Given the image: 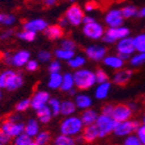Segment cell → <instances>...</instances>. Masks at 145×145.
Listing matches in <instances>:
<instances>
[{"label": "cell", "mask_w": 145, "mask_h": 145, "mask_svg": "<svg viewBox=\"0 0 145 145\" xmlns=\"http://www.w3.org/2000/svg\"><path fill=\"white\" fill-rule=\"evenodd\" d=\"M73 79H74V84L76 85V87L81 90L88 89L97 82L95 73L86 70V69L76 71L73 74Z\"/></svg>", "instance_id": "6da1fadb"}, {"label": "cell", "mask_w": 145, "mask_h": 145, "mask_svg": "<svg viewBox=\"0 0 145 145\" xmlns=\"http://www.w3.org/2000/svg\"><path fill=\"white\" fill-rule=\"evenodd\" d=\"M82 121L77 117H69L62 122L60 127L61 133L68 136L77 135L82 130Z\"/></svg>", "instance_id": "7a4b0ae2"}, {"label": "cell", "mask_w": 145, "mask_h": 145, "mask_svg": "<svg viewBox=\"0 0 145 145\" xmlns=\"http://www.w3.org/2000/svg\"><path fill=\"white\" fill-rule=\"evenodd\" d=\"M117 122L111 116L102 114L101 116H97L95 125L99 132V137H105V136L109 135L111 132H113L115 129Z\"/></svg>", "instance_id": "3957f363"}, {"label": "cell", "mask_w": 145, "mask_h": 145, "mask_svg": "<svg viewBox=\"0 0 145 145\" xmlns=\"http://www.w3.org/2000/svg\"><path fill=\"white\" fill-rule=\"evenodd\" d=\"M0 129L7 134L9 137L15 138L16 136L24 132V125L22 123H20V122L11 121L8 119L7 121H5L4 123L1 124Z\"/></svg>", "instance_id": "277c9868"}, {"label": "cell", "mask_w": 145, "mask_h": 145, "mask_svg": "<svg viewBox=\"0 0 145 145\" xmlns=\"http://www.w3.org/2000/svg\"><path fill=\"white\" fill-rule=\"evenodd\" d=\"M138 128H139V124L136 121L126 120V121L117 122L113 132H115V134L118 136H125V135H130L131 133L137 131Z\"/></svg>", "instance_id": "5b68a950"}, {"label": "cell", "mask_w": 145, "mask_h": 145, "mask_svg": "<svg viewBox=\"0 0 145 145\" xmlns=\"http://www.w3.org/2000/svg\"><path fill=\"white\" fill-rule=\"evenodd\" d=\"M129 34H130V31L127 27H110L106 31V34L105 35L104 41L110 44L115 43L117 40H121L123 38L128 37Z\"/></svg>", "instance_id": "8992f818"}, {"label": "cell", "mask_w": 145, "mask_h": 145, "mask_svg": "<svg viewBox=\"0 0 145 145\" xmlns=\"http://www.w3.org/2000/svg\"><path fill=\"white\" fill-rule=\"evenodd\" d=\"M65 17L67 18L68 22H70L72 25L77 27L82 22L84 14H83L82 9L77 4H73L67 9L65 13Z\"/></svg>", "instance_id": "52a82bcc"}, {"label": "cell", "mask_w": 145, "mask_h": 145, "mask_svg": "<svg viewBox=\"0 0 145 145\" xmlns=\"http://www.w3.org/2000/svg\"><path fill=\"white\" fill-rule=\"evenodd\" d=\"M83 34L92 40H99L104 36V27L95 22L84 24L83 27Z\"/></svg>", "instance_id": "ba28073f"}, {"label": "cell", "mask_w": 145, "mask_h": 145, "mask_svg": "<svg viewBox=\"0 0 145 145\" xmlns=\"http://www.w3.org/2000/svg\"><path fill=\"white\" fill-rule=\"evenodd\" d=\"M132 115V111L128 106L126 105H118L114 106V110L112 113V118L116 122H122L129 120V118Z\"/></svg>", "instance_id": "9c48e42d"}, {"label": "cell", "mask_w": 145, "mask_h": 145, "mask_svg": "<svg viewBox=\"0 0 145 145\" xmlns=\"http://www.w3.org/2000/svg\"><path fill=\"white\" fill-rule=\"evenodd\" d=\"M24 84V77L20 73L14 72L13 70H11L9 76H8L7 80H6V84H5V88L10 91L16 90L18 88L22 86Z\"/></svg>", "instance_id": "30bf717a"}, {"label": "cell", "mask_w": 145, "mask_h": 145, "mask_svg": "<svg viewBox=\"0 0 145 145\" xmlns=\"http://www.w3.org/2000/svg\"><path fill=\"white\" fill-rule=\"evenodd\" d=\"M49 99H50V94L47 91H44V90L37 91L31 99V106L37 111L42 106H46L47 103L49 102Z\"/></svg>", "instance_id": "8fae6325"}, {"label": "cell", "mask_w": 145, "mask_h": 145, "mask_svg": "<svg viewBox=\"0 0 145 145\" xmlns=\"http://www.w3.org/2000/svg\"><path fill=\"white\" fill-rule=\"evenodd\" d=\"M106 22L110 25V27H121L123 24V15L121 10L114 9L111 10L106 15Z\"/></svg>", "instance_id": "7c38bea8"}, {"label": "cell", "mask_w": 145, "mask_h": 145, "mask_svg": "<svg viewBox=\"0 0 145 145\" xmlns=\"http://www.w3.org/2000/svg\"><path fill=\"white\" fill-rule=\"evenodd\" d=\"M117 50H118L119 54H128V55H131L135 51L133 39H130L128 37L121 39L120 42L118 43V45H117Z\"/></svg>", "instance_id": "4fadbf2b"}, {"label": "cell", "mask_w": 145, "mask_h": 145, "mask_svg": "<svg viewBox=\"0 0 145 145\" xmlns=\"http://www.w3.org/2000/svg\"><path fill=\"white\" fill-rule=\"evenodd\" d=\"M31 58V54L29 52L25 51V50H20V51L16 52L13 54L11 57V65L15 66V67H22L27 64V62Z\"/></svg>", "instance_id": "5bb4252c"}, {"label": "cell", "mask_w": 145, "mask_h": 145, "mask_svg": "<svg viewBox=\"0 0 145 145\" xmlns=\"http://www.w3.org/2000/svg\"><path fill=\"white\" fill-rule=\"evenodd\" d=\"M86 53L87 57L94 61H99L101 59L105 58L106 53V50L102 46H90L86 49Z\"/></svg>", "instance_id": "9a60e30c"}, {"label": "cell", "mask_w": 145, "mask_h": 145, "mask_svg": "<svg viewBox=\"0 0 145 145\" xmlns=\"http://www.w3.org/2000/svg\"><path fill=\"white\" fill-rule=\"evenodd\" d=\"M48 27V22L46 20H42V18H37V20H29V22H25L24 24V29H29V31H45Z\"/></svg>", "instance_id": "2e32d148"}, {"label": "cell", "mask_w": 145, "mask_h": 145, "mask_svg": "<svg viewBox=\"0 0 145 145\" xmlns=\"http://www.w3.org/2000/svg\"><path fill=\"white\" fill-rule=\"evenodd\" d=\"M99 137V132L97 129V125L91 124V125H87L86 128L83 130V140L86 142H93L97 138Z\"/></svg>", "instance_id": "e0dca14e"}, {"label": "cell", "mask_w": 145, "mask_h": 145, "mask_svg": "<svg viewBox=\"0 0 145 145\" xmlns=\"http://www.w3.org/2000/svg\"><path fill=\"white\" fill-rule=\"evenodd\" d=\"M132 74H133V72L131 70H120L117 73H115L113 80L118 85H125L131 79Z\"/></svg>", "instance_id": "ac0fdd59"}, {"label": "cell", "mask_w": 145, "mask_h": 145, "mask_svg": "<svg viewBox=\"0 0 145 145\" xmlns=\"http://www.w3.org/2000/svg\"><path fill=\"white\" fill-rule=\"evenodd\" d=\"M45 34L47 38H49L50 40H57L63 36L64 31L60 25H51V27H47V29H45Z\"/></svg>", "instance_id": "d6986e66"}, {"label": "cell", "mask_w": 145, "mask_h": 145, "mask_svg": "<svg viewBox=\"0 0 145 145\" xmlns=\"http://www.w3.org/2000/svg\"><path fill=\"white\" fill-rule=\"evenodd\" d=\"M40 132V127L39 124L36 120L31 119L27 123V125L24 126V133H27L31 137H36V135Z\"/></svg>", "instance_id": "ffe728a7"}, {"label": "cell", "mask_w": 145, "mask_h": 145, "mask_svg": "<svg viewBox=\"0 0 145 145\" xmlns=\"http://www.w3.org/2000/svg\"><path fill=\"white\" fill-rule=\"evenodd\" d=\"M104 62L106 66H110L111 68H114V69H120L124 65L123 59H121L119 56H109V57H106L104 59Z\"/></svg>", "instance_id": "44dd1931"}, {"label": "cell", "mask_w": 145, "mask_h": 145, "mask_svg": "<svg viewBox=\"0 0 145 145\" xmlns=\"http://www.w3.org/2000/svg\"><path fill=\"white\" fill-rule=\"evenodd\" d=\"M97 119V114L93 110H86L81 116V121L83 125H91L94 124Z\"/></svg>", "instance_id": "7402d4cb"}, {"label": "cell", "mask_w": 145, "mask_h": 145, "mask_svg": "<svg viewBox=\"0 0 145 145\" xmlns=\"http://www.w3.org/2000/svg\"><path fill=\"white\" fill-rule=\"evenodd\" d=\"M110 88H111V83H109L108 81L101 83V85H99L97 90H95V97L99 99H106L109 94Z\"/></svg>", "instance_id": "603a6c76"}, {"label": "cell", "mask_w": 145, "mask_h": 145, "mask_svg": "<svg viewBox=\"0 0 145 145\" xmlns=\"http://www.w3.org/2000/svg\"><path fill=\"white\" fill-rule=\"evenodd\" d=\"M62 75L59 72H54L51 73L50 75V78H49V83L48 86L52 89H57V88H60L61 83H62Z\"/></svg>", "instance_id": "cb8c5ba5"}, {"label": "cell", "mask_w": 145, "mask_h": 145, "mask_svg": "<svg viewBox=\"0 0 145 145\" xmlns=\"http://www.w3.org/2000/svg\"><path fill=\"white\" fill-rule=\"evenodd\" d=\"M91 104L92 102L90 97L85 95V94H79L75 99V105L79 109H87V108H89L91 106Z\"/></svg>", "instance_id": "d4e9b609"}, {"label": "cell", "mask_w": 145, "mask_h": 145, "mask_svg": "<svg viewBox=\"0 0 145 145\" xmlns=\"http://www.w3.org/2000/svg\"><path fill=\"white\" fill-rule=\"evenodd\" d=\"M73 85H74V79H73V75L70 73H66L62 77V83H61L60 88L63 91H69L72 89Z\"/></svg>", "instance_id": "484cf974"}, {"label": "cell", "mask_w": 145, "mask_h": 145, "mask_svg": "<svg viewBox=\"0 0 145 145\" xmlns=\"http://www.w3.org/2000/svg\"><path fill=\"white\" fill-rule=\"evenodd\" d=\"M75 109H76V105L74 103L70 102V101H66L61 104L60 113L64 116H70L75 112Z\"/></svg>", "instance_id": "4316f807"}, {"label": "cell", "mask_w": 145, "mask_h": 145, "mask_svg": "<svg viewBox=\"0 0 145 145\" xmlns=\"http://www.w3.org/2000/svg\"><path fill=\"white\" fill-rule=\"evenodd\" d=\"M14 144L16 145H34L35 141L33 140V137L29 136L27 133H22L15 137Z\"/></svg>", "instance_id": "83f0119b"}, {"label": "cell", "mask_w": 145, "mask_h": 145, "mask_svg": "<svg viewBox=\"0 0 145 145\" xmlns=\"http://www.w3.org/2000/svg\"><path fill=\"white\" fill-rule=\"evenodd\" d=\"M51 139V135L49 132L44 131V132H39L36 135V139H35V144L36 145H45L49 142V140Z\"/></svg>", "instance_id": "f1b7e54d"}, {"label": "cell", "mask_w": 145, "mask_h": 145, "mask_svg": "<svg viewBox=\"0 0 145 145\" xmlns=\"http://www.w3.org/2000/svg\"><path fill=\"white\" fill-rule=\"evenodd\" d=\"M135 51L145 52V34H141L133 39Z\"/></svg>", "instance_id": "f546056e"}, {"label": "cell", "mask_w": 145, "mask_h": 145, "mask_svg": "<svg viewBox=\"0 0 145 145\" xmlns=\"http://www.w3.org/2000/svg\"><path fill=\"white\" fill-rule=\"evenodd\" d=\"M17 37L20 38V40L25 42H33L36 40L37 34L36 31H29V29H24L22 31L17 34Z\"/></svg>", "instance_id": "4dcf8cb0"}, {"label": "cell", "mask_w": 145, "mask_h": 145, "mask_svg": "<svg viewBox=\"0 0 145 145\" xmlns=\"http://www.w3.org/2000/svg\"><path fill=\"white\" fill-rule=\"evenodd\" d=\"M55 55L57 58L61 59V60H70L74 56V51H70V50H66V49H58L55 51Z\"/></svg>", "instance_id": "1f68e13d"}, {"label": "cell", "mask_w": 145, "mask_h": 145, "mask_svg": "<svg viewBox=\"0 0 145 145\" xmlns=\"http://www.w3.org/2000/svg\"><path fill=\"white\" fill-rule=\"evenodd\" d=\"M55 144H57V145H72V144H74V140L71 138V136L62 134V135L58 136V137L56 138Z\"/></svg>", "instance_id": "d6a6232c"}, {"label": "cell", "mask_w": 145, "mask_h": 145, "mask_svg": "<svg viewBox=\"0 0 145 145\" xmlns=\"http://www.w3.org/2000/svg\"><path fill=\"white\" fill-rule=\"evenodd\" d=\"M122 12V15H123L124 18H130V17H133L136 16L138 14V11H137V8L134 7V6H126L124 7L123 9L121 10Z\"/></svg>", "instance_id": "836d02e7"}, {"label": "cell", "mask_w": 145, "mask_h": 145, "mask_svg": "<svg viewBox=\"0 0 145 145\" xmlns=\"http://www.w3.org/2000/svg\"><path fill=\"white\" fill-rule=\"evenodd\" d=\"M68 63L71 68H79L85 64V59L81 56H77V57L73 56L70 60H68Z\"/></svg>", "instance_id": "e575fe53"}, {"label": "cell", "mask_w": 145, "mask_h": 145, "mask_svg": "<svg viewBox=\"0 0 145 145\" xmlns=\"http://www.w3.org/2000/svg\"><path fill=\"white\" fill-rule=\"evenodd\" d=\"M49 105H50V108H51V111L53 113V115L57 116L58 114H60L61 103L59 102V99H49Z\"/></svg>", "instance_id": "d590c367"}, {"label": "cell", "mask_w": 145, "mask_h": 145, "mask_svg": "<svg viewBox=\"0 0 145 145\" xmlns=\"http://www.w3.org/2000/svg\"><path fill=\"white\" fill-rule=\"evenodd\" d=\"M145 62V52H139V54L134 56L132 60H131V64L133 66H139Z\"/></svg>", "instance_id": "8d00e7d4"}, {"label": "cell", "mask_w": 145, "mask_h": 145, "mask_svg": "<svg viewBox=\"0 0 145 145\" xmlns=\"http://www.w3.org/2000/svg\"><path fill=\"white\" fill-rule=\"evenodd\" d=\"M29 106H31V99H25L20 101V103H17L15 109H16L17 112H24V111H27Z\"/></svg>", "instance_id": "74e56055"}, {"label": "cell", "mask_w": 145, "mask_h": 145, "mask_svg": "<svg viewBox=\"0 0 145 145\" xmlns=\"http://www.w3.org/2000/svg\"><path fill=\"white\" fill-rule=\"evenodd\" d=\"M95 78H97V82L103 83V82H106V81H108V79H109V76H108V74H106L104 70H102V69H99V70L97 71V73H95Z\"/></svg>", "instance_id": "f35d334b"}, {"label": "cell", "mask_w": 145, "mask_h": 145, "mask_svg": "<svg viewBox=\"0 0 145 145\" xmlns=\"http://www.w3.org/2000/svg\"><path fill=\"white\" fill-rule=\"evenodd\" d=\"M37 115L38 117H43V116H51L52 115V111L51 108L48 106H44L40 109L37 110Z\"/></svg>", "instance_id": "ab89813d"}, {"label": "cell", "mask_w": 145, "mask_h": 145, "mask_svg": "<svg viewBox=\"0 0 145 145\" xmlns=\"http://www.w3.org/2000/svg\"><path fill=\"white\" fill-rule=\"evenodd\" d=\"M61 47L63 49H66V50H70V51H74L75 48H76V45L73 41L71 40H64L61 44Z\"/></svg>", "instance_id": "60d3db41"}, {"label": "cell", "mask_w": 145, "mask_h": 145, "mask_svg": "<svg viewBox=\"0 0 145 145\" xmlns=\"http://www.w3.org/2000/svg\"><path fill=\"white\" fill-rule=\"evenodd\" d=\"M11 70H5L0 74V88H5V84H6V80H7L8 76H9Z\"/></svg>", "instance_id": "b9f144b4"}, {"label": "cell", "mask_w": 145, "mask_h": 145, "mask_svg": "<svg viewBox=\"0 0 145 145\" xmlns=\"http://www.w3.org/2000/svg\"><path fill=\"white\" fill-rule=\"evenodd\" d=\"M124 144L126 145H140V140H139V138L136 137V136L131 135L129 137H127V139L125 140Z\"/></svg>", "instance_id": "7bdbcfd3"}, {"label": "cell", "mask_w": 145, "mask_h": 145, "mask_svg": "<svg viewBox=\"0 0 145 145\" xmlns=\"http://www.w3.org/2000/svg\"><path fill=\"white\" fill-rule=\"evenodd\" d=\"M25 67H27V71H31V72H34L36 71L38 68H39V64L36 60H29L25 64Z\"/></svg>", "instance_id": "ee69618b"}, {"label": "cell", "mask_w": 145, "mask_h": 145, "mask_svg": "<svg viewBox=\"0 0 145 145\" xmlns=\"http://www.w3.org/2000/svg\"><path fill=\"white\" fill-rule=\"evenodd\" d=\"M137 137L139 138L141 144L145 145V125L141 126L137 129Z\"/></svg>", "instance_id": "f6af8a7d"}, {"label": "cell", "mask_w": 145, "mask_h": 145, "mask_svg": "<svg viewBox=\"0 0 145 145\" xmlns=\"http://www.w3.org/2000/svg\"><path fill=\"white\" fill-rule=\"evenodd\" d=\"M15 22V17L11 14H4L3 15V20H2V24L4 25H11L13 24Z\"/></svg>", "instance_id": "bcb514c9"}, {"label": "cell", "mask_w": 145, "mask_h": 145, "mask_svg": "<svg viewBox=\"0 0 145 145\" xmlns=\"http://www.w3.org/2000/svg\"><path fill=\"white\" fill-rule=\"evenodd\" d=\"M38 59L41 62H47L51 59V53H49L48 51H41L38 54Z\"/></svg>", "instance_id": "7dc6e473"}, {"label": "cell", "mask_w": 145, "mask_h": 145, "mask_svg": "<svg viewBox=\"0 0 145 145\" xmlns=\"http://www.w3.org/2000/svg\"><path fill=\"white\" fill-rule=\"evenodd\" d=\"M10 140H11V137H9L7 134L0 129V145L7 144V143L10 142Z\"/></svg>", "instance_id": "c3c4849f"}, {"label": "cell", "mask_w": 145, "mask_h": 145, "mask_svg": "<svg viewBox=\"0 0 145 145\" xmlns=\"http://www.w3.org/2000/svg\"><path fill=\"white\" fill-rule=\"evenodd\" d=\"M60 63L57 62V61H54V62H52L51 64H50V66H49V71L51 73H54V72H59V70H60Z\"/></svg>", "instance_id": "681fc988"}, {"label": "cell", "mask_w": 145, "mask_h": 145, "mask_svg": "<svg viewBox=\"0 0 145 145\" xmlns=\"http://www.w3.org/2000/svg\"><path fill=\"white\" fill-rule=\"evenodd\" d=\"M113 110H114V106L112 105H106L103 108V114L108 115V116H112V113H113Z\"/></svg>", "instance_id": "f907efd6"}, {"label": "cell", "mask_w": 145, "mask_h": 145, "mask_svg": "<svg viewBox=\"0 0 145 145\" xmlns=\"http://www.w3.org/2000/svg\"><path fill=\"white\" fill-rule=\"evenodd\" d=\"M13 35V31L12 29H7V31H3L2 34L0 35V39L1 40H7Z\"/></svg>", "instance_id": "816d5d0a"}, {"label": "cell", "mask_w": 145, "mask_h": 145, "mask_svg": "<svg viewBox=\"0 0 145 145\" xmlns=\"http://www.w3.org/2000/svg\"><path fill=\"white\" fill-rule=\"evenodd\" d=\"M11 57H12L11 54H9L8 52H6V53H3L2 60L4 61L6 64H11Z\"/></svg>", "instance_id": "f5cc1de1"}, {"label": "cell", "mask_w": 145, "mask_h": 145, "mask_svg": "<svg viewBox=\"0 0 145 145\" xmlns=\"http://www.w3.org/2000/svg\"><path fill=\"white\" fill-rule=\"evenodd\" d=\"M95 7H97V5H95L94 2H87L86 5H85V10H87V11H92Z\"/></svg>", "instance_id": "db71d44e"}, {"label": "cell", "mask_w": 145, "mask_h": 145, "mask_svg": "<svg viewBox=\"0 0 145 145\" xmlns=\"http://www.w3.org/2000/svg\"><path fill=\"white\" fill-rule=\"evenodd\" d=\"M39 121L43 124H47L51 121V116H43V117H39Z\"/></svg>", "instance_id": "11a10c76"}, {"label": "cell", "mask_w": 145, "mask_h": 145, "mask_svg": "<svg viewBox=\"0 0 145 145\" xmlns=\"http://www.w3.org/2000/svg\"><path fill=\"white\" fill-rule=\"evenodd\" d=\"M83 24H88V22H94V20L92 17L90 16H84L83 17Z\"/></svg>", "instance_id": "9f6ffc18"}, {"label": "cell", "mask_w": 145, "mask_h": 145, "mask_svg": "<svg viewBox=\"0 0 145 145\" xmlns=\"http://www.w3.org/2000/svg\"><path fill=\"white\" fill-rule=\"evenodd\" d=\"M67 24H68L67 18H66V17H63V18H61V20H60V24H59V25L63 27H65Z\"/></svg>", "instance_id": "6f0895ef"}, {"label": "cell", "mask_w": 145, "mask_h": 145, "mask_svg": "<svg viewBox=\"0 0 145 145\" xmlns=\"http://www.w3.org/2000/svg\"><path fill=\"white\" fill-rule=\"evenodd\" d=\"M45 3L47 6H52L56 3V0H45Z\"/></svg>", "instance_id": "680465c9"}, {"label": "cell", "mask_w": 145, "mask_h": 145, "mask_svg": "<svg viewBox=\"0 0 145 145\" xmlns=\"http://www.w3.org/2000/svg\"><path fill=\"white\" fill-rule=\"evenodd\" d=\"M119 57H120L121 59H124V60H126V59H129L130 55H128V54H119Z\"/></svg>", "instance_id": "91938a15"}, {"label": "cell", "mask_w": 145, "mask_h": 145, "mask_svg": "<svg viewBox=\"0 0 145 145\" xmlns=\"http://www.w3.org/2000/svg\"><path fill=\"white\" fill-rule=\"evenodd\" d=\"M138 15L141 17H145V7H143L142 9L140 10V12L138 13Z\"/></svg>", "instance_id": "94428289"}, {"label": "cell", "mask_w": 145, "mask_h": 145, "mask_svg": "<svg viewBox=\"0 0 145 145\" xmlns=\"http://www.w3.org/2000/svg\"><path fill=\"white\" fill-rule=\"evenodd\" d=\"M3 15L2 13H0V24H2V20H3Z\"/></svg>", "instance_id": "6125c7cd"}, {"label": "cell", "mask_w": 145, "mask_h": 145, "mask_svg": "<svg viewBox=\"0 0 145 145\" xmlns=\"http://www.w3.org/2000/svg\"><path fill=\"white\" fill-rule=\"evenodd\" d=\"M2 97H3V93H2V91H1V88H0V102H1Z\"/></svg>", "instance_id": "be15d7a7"}, {"label": "cell", "mask_w": 145, "mask_h": 145, "mask_svg": "<svg viewBox=\"0 0 145 145\" xmlns=\"http://www.w3.org/2000/svg\"><path fill=\"white\" fill-rule=\"evenodd\" d=\"M143 123H144V125H145V117H144V119H143Z\"/></svg>", "instance_id": "e7e4bbea"}, {"label": "cell", "mask_w": 145, "mask_h": 145, "mask_svg": "<svg viewBox=\"0 0 145 145\" xmlns=\"http://www.w3.org/2000/svg\"><path fill=\"white\" fill-rule=\"evenodd\" d=\"M144 101H145V99H144Z\"/></svg>", "instance_id": "03108f58"}]
</instances>
